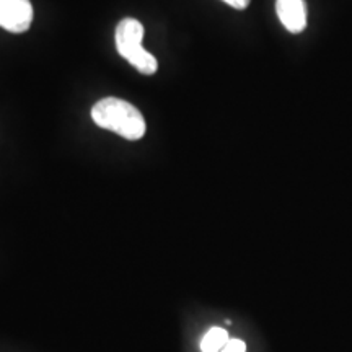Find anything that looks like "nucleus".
Instances as JSON below:
<instances>
[{"instance_id": "39448f33", "label": "nucleus", "mask_w": 352, "mask_h": 352, "mask_svg": "<svg viewBox=\"0 0 352 352\" xmlns=\"http://www.w3.org/2000/svg\"><path fill=\"white\" fill-rule=\"evenodd\" d=\"M228 340V333L223 328L220 327H214L210 328L208 333L202 336L201 340V351L202 352H220L223 349V346L227 344Z\"/></svg>"}, {"instance_id": "7ed1b4c3", "label": "nucleus", "mask_w": 352, "mask_h": 352, "mask_svg": "<svg viewBox=\"0 0 352 352\" xmlns=\"http://www.w3.org/2000/svg\"><path fill=\"white\" fill-rule=\"evenodd\" d=\"M30 0H0V28L10 33H25L33 23Z\"/></svg>"}, {"instance_id": "20e7f679", "label": "nucleus", "mask_w": 352, "mask_h": 352, "mask_svg": "<svg viewBox=\"0 0 352 352\" xmlns=\"http://www.w3.org/2000/svg\"><path fill=\"white\" fill-rule=\"evenodd\" d=\"M276 12L289 33L298 34L307 28L305 0H276Z\"/></svg>"}, {"instance_id": "423d86ee", "label": "nucleus", "mask_w": 352, "mask_h": 352, "mask_svg": "<svg viewBox=\"0 0 352 352\" xmlns=\"http://www.w3.org/2000/svg\"><path fill=\"white\" fill-rule=\"evenodd\" d=\"M220 352H246V344L239 338H230Z\"/></svg>"}, {"instance_id": "0eeeda50", "label": "nucleus", "mask_w": 352, "mask_h": 352, "mask_svg": "<svg viewBox=\"0 0 352 352\" xmlns=\"http://www.w3.org/2000/svg\"><path fill=\"white\" fill-rule=\"evenodd\" d=\"M222 2H226L227 6L233 7L235 10H245V8L250 7V2H252V0H222Z\"/></svg>"}, {"instance_id": "f03ea898", "label": "nucleus", "mask_w": 352, "mask_h": 352, "mask_svg": "<svg viewBox=\"0 0 352 352\" xmlns=\"http://www.w3.org/2000/svg\"><path fill=\"white\" fill-rule=\"evenodd\" d=\"M144 26L135 19H124L116 26L114 43L121 57L129 60V64L142 76H153L158 70L157 57L142 46Z\"/></svg>"}, {"instance_id": "f257e3e1", "label": "nucleus", "mask_w": 352, "mask_h": 352, "mask_svg": "<svg viewBox=\"0 0 352 352\" xmlns=\"http://www.w3.org/2000/svg\"><path fill=\"white\" fill-rule=\"evenodd\" d=\"M91 120L101 129L111 131L127 140L142 139L147 131L142 113L129 101L114 96L96 101L91 108Z\"/></svg>"}]
</instances>
